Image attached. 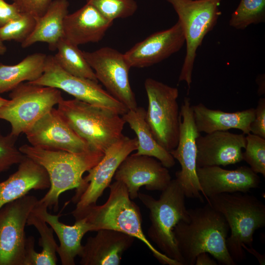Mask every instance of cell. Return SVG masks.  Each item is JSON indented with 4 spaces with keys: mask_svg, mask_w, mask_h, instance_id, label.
<instances>
[{
    "mask_svg": "<svg viewBox=\"0 0 265 265\" xmlns=\"http://www.w3.org/2000/svg\"><path fill=\"white\" fill-rule=\"evenodd\" d=\"M196 265H217L216 262L212 259L207 252H202L199 254L196 258Z\"/></svg>",
    "mask_w": 265,
    "mask_h": 265,
    "instance_id": "obj_38",
    "label": "cell"
},
{
    "mask_svg": "<svg viewBox=\"0 0 265 265\" xmlns=\"http://www.w3.org/2000/svg\"><path fill=\"white\" fill-rule=\"evenodd\" d=\"M195 124L199 132L206 133L231 129L250 133V124L255 117V108L228 112L206 107L202 103L192 106Z\"/></svg>",
    "mask_w": 265,
    "mask_h": 265,
    "instance_id": "obj_24",
    "label": "cell"
},
{
    "mask_svg": "<svg viewBox=\"0 0 265 265\" xmlns=\"http://www.w3.org/2000/svg\"><path fill=\"white\" fill-rule=\"evenodd\" d=\"M57 53L53 56L57 63L68 73L98 82L95 73L83 54V51L64 38L58 42Z\"/></svg>",
    "mask_w": 265,
    "mask_h": 265,
    "instance_id": "obj_29",
    "label": "cell"
},
{
    "mask_svg": "<svg viewBox=\"0 0 265 265\" xmlns=\"http://www.w3.org/2000/svg\"><path fill=\"white\" fill-rule=\"evenodd\" d=\"M265 22V0H240L231 14L229 25L242 30L252 24Z\"/></svg>",
    "mask_w": 265,
    "mask_h": 265,
    "instance_id": "obj_30",
    "label": "cell"
},
{
    "mask_svg": "<svg viewBox=\"0 0 265 265\" xmlns=\"http://www.w3.org/2000/svg\"><path fill=\"white\" fill-rule=\"evenodd\" d=\"M21 13H27L36 18L42 16L47 11L52 0H12Z\"/></svg>",
    "mask_w": 265,
    "mask_h": 265,
    "instance_id": "obj_35",
    "label": "cell"
},
{
    "mask_svg": "<svg viewBox=\"0 0 265 265\" xmlns=\"http://www.w3.org/2000/svg\"><path fill=\"white\" fill-rule=\"evenodd\" d=\"M166 0L177 14L184 32L186 54L178 81L186 83L188 94L197 50L206 34L216 25L221 14L219 6L222 0Z\"/></svg>",
    "mask_w": 265,
    "mask_h": 265,
    "instance_id": "obj_7",
    "label": "cell"
},
{
    "mask_svg": "<svg viewBox=\"0 0 265 265\" xmlns=\"http://www.w3.org/2000/svg\"><path fill=\"white\" fill-rule=\"evenodd\" d=\"M47 208L36 204L32 211L48 224L56 234L59 245L57 248L62 265H75L76 256H80L82 249L81 240L84 235L91 232V227L84 218L76 220L73 225H68L59 220L58 215L52 214Z\"/></svg>",
    "mask_w": 265,
    "mask_h": 265,
    "instance_id": "obj_23",
    "label": "cell"
},
{
    "mask_svg": "<svg viewBox=\"0 0 265 265\" xmlns=\"http://www.w3.org/2000/svg\"><path fill=\"white\" fill-rule=\"evenodd\" d=\"M113 23L94 6L86 3L65 17L63 22L64 38L78 46L98 42L103 38Z\"/></svg>",
    "mask_w": 265,
    "mask_h": 265,
    "instance_id": "obj_21",
    "label": "cell"
},
{
    "mask_svg": "<svg viewBox=\"0 0 265 265\" xmlns=\"http://www.w3.org/2000/svg\"><path fill=\"white\" fill-rule=\"evenodd\" d=\"M57 105L64 119L92 151L104 153L123 135L126 122L112 110L76 99L62 98Z\"/></svg>",
    "mask_w": 265,
    "mask_h": 265,
    "instance_id": "obj_5",
    "label": "cell"
},
{
    "mask_svg": "<svg viewBox=\"0 0 265 265\" xmlns=\"http://www.w3.org/2000/svg\"><path fill=\"white\" fill-rule=\"evenodd\" d=\"M146 113L144 108L137 106L128 110L122 116L136 134L138 147L135 154L155 158L165 167L171 168L175 164V159L155 139L146 121Z\"/></svg>",
    "mask_w": 265,
    "mask_h": 265,
    "instance_id": "obj_26",
    "label": "cell"
},
{
    "mask_svg": "<svg viewBox=\"0 0 265 265\" xmlns=\"http://www.w3.org/2000/svg\"><path fill=\"white\" fill-rule=\"evenodd\" d=\"M10 100L0 106V119L8 122L10 132L18 137L29 130L63 98L60 90L21 83L11 91Z\"/></svg>",
    "mask_w": 265,
    "mask_h": 265,
    "instance_id": "obj_8",
    "label": "cell"
},
{
    "mask_svg": "<svg viewBox=\"0 0 265 265\" xmlns=\"http://www.w3.org/2000/svg\"><path fill=\"white\" fill-rule=\"evenodd\" d=\"M89 237L83 245L81 265H119L124 253L132 245L135 238L116 230L101 229Z\"/></svg>",
    "mask_w": 265,
    "mask_h": 265,
    "instance_id": "obj_20",
    "label": "cell"
},
{
    "mask_svg": "<svg viewBox=\"0 0 265 265\" xmlns=\"http://www.w3.org/2000/svg\"><path fill=\"white\" fill-rule=\"evenodd\" d=\"M28 83L62 90L75 99L90 105L105 108L123 115L129 110L93 80L72 75L63 70L53 55L47 56L42 76Z\"/></svg>",
    "mask_w": 265,
    "mask_h": 265,
    "instance_id": "obj_11",
    "label": "cell"
},
{
    "mask_svg": "<svg viewBox=\"0 0 265 265\" xmlns=\"http://www.w3.org/2000/svg\"><path fill=\"white\" fill-rule=\"evenodd\" d=\"M20 151L26 157L43 166L48 173L50 181L49 190L37 204L47 207H53L57 210L60 195L74 188L80 189L83 184V174L95 166L104 153L91 151L73 153L52 150L24 144Z\"/></svg>",
    "mask_w": 265,
    "mask_h": 265,
    "instance_id": "obj_2",
    "label": "cell"
},
{
    "mask_svg": "<svg viewBox=\"0 0 265 265\" xmlns=\"http://www.w3.org/2000/svg\"><path fill=\"white\" fill-rule=\"evenodd\" d=\"M242 248L244 250L247 251V252L251 254L254 255L258 261L259 264L261 265H265V256L262 255L255 250L252 246L248 247L245 244L242 245Z\"/></svg>",
    "mask_w": 265,
    "mask_h": 265,
    "instance_id": "obj_39",
    "label": "cell"
},
{
    "mask_svg": "<svg viewBox=\"0 0 265 265\" xmlns=\"http://www.w3.org/2000/svg\"><path fill=\"white\" fill-rule=\"evenodd\" d=\"M69 3L67 0H54L46 12L36 18L34 29L29 36L22 43L23 48L41 42L47 43L49 49L56 50L58 42L64 38L63 22L68 14Z\"/></svg>",
    "mask_w": 265,
    "mask_h": 265,
    "instance_id": "obj_25",
    "label": "cell"
},
{
    "mask_svg": "<svg viewBox=\"0 0 265 265\" xmlns=\"http://www.w3.org/2000/svg\"><path fill=\"white\" fill-rule=\"evenodd\" d=\"M246 145L243 133L216 131L198 136L196 139L197 167L235 164L242 160Z\"/></svg>",
    "mask_w": 265,
    "mask_h": 265,
    "instance_id": "obj_19",
    "label": "cell"
},
{
    "mask_svg": "<svg viewBox=\"0 0 265 265\" xmlns=\"http://www.w3.org/2000/svg\"><path fill=\"white\" fill-rule=\"evenodd\" d=\"M265 138V99L261 98L255 108V117L250 124V133Z\"/></svg>",
    "mask_w": 265,
    "mask_h": 265,
    "instance_id": "obj_36",
    "label": "cell"
},
{
    "mask_svg": "<svg viewBox=\"0 0 265 265\" xmlns=\"http://www.w3.org/2000/svg\"><path fill=\"white\" fill-rule=\"evenodd\" d=\"M187 210L189 220L180 221L173 230L183 265H195L197 256L202 252L211 254L220 264L236 265L227 248L229 228L222 213L208 203Z\"/></svg>",
    "mask_w": 265,
    "mask_h": 265,
    "instance_id": "obj_1",
    "label": "cell"
},
{
    "mask_svg": "<svg viewBox=\"0 0 265 265\" xmlns=\"http://www.w3.org/2000/svg\"><path fill=\"white\" fill-rule=\"evenodd\" d=\"M27 225L33 226L38 231L40 238L39 244L42 249L37 252L34 249L35 239L32 236L26 238L24 265H55L57 264L56 244L53 235V230L41 217L34 212H30Z\"/></svg>",
    "mask_w": 265,
    "mask_h": 265,
    "instance_id": "obj_27",
    "label": "cell"
},
{
    "mask_svg": "<svg viewBox=\"0 0 265 265\" xmlns=\"http://www.w3.org/2000/svg\"><path fill=\"white\" fill-rule=\"evenodd\" d=\"M196 173L202 194L207 202L210 197L224 193H247L258 187L261 181L257 174L246 166L234 170L220 166L197 167Z\"/></svg>",
    "mask_w": 265,
    "mask_h": 265,
    "instance_id": "obj_18",
    "label": "cell"
},
{
    "mask_svg": "<svg viewBox=\"0 0 265 265\" xmlns=\"http://www.w3.org/2000/svg\"><path fill=\"white\" fill-rule=\"evenodd\" d=\"M108 187L110 192L106 201L89 207L81 217L91 225V232L110 229L127 234L142 241L161 264L181 265L158 251L146 238L142 228L141 211L130 198L126 186L116 181Z\"/></svg>",
    "mask_w": 265,
    "mask_h": 265,
    "instance_id": "obj_3",
    "label": "cell"
},
{
    "mask_svg": "<svg viewBox=\"0 0 265 265\" xmlns=\"http://www.w3.org/2000/svg\"><path fill=\"white\" fill-rule=\"evenodd\" d=\"M137 147L136 137L131 138L123 135L106 149L101 160L88 171V175L83 178L82 186L73 197L72 201L77 203L72 212L76 220L81 219L87 209L96 205L110 185L120 164Z\"/></svg>",
    "mask_w": 265,
    "mask_h": 265,
    "instance_id": "obj_10",
    "label": "cell"
},
{
    "mask_svg": "<svg viewBox=\"0 0 265 265\" xmlns=\"http://www.w3.org/2000/svg\"><path fill=\"white\" fill-rule=\"evenodd\" d=\"M185 37L179 21L167 29L155 32L135 44L124 53L131 68L152 66L179 51Z\"/></svg>",
    "mask_w": 265,
    "mask_h": 265,
    "instance_id": "obj_17",
    "label": "cell"
},
{
    "mask_svg": "<svg viewBox=\"0 0 265 265\" xmlns=\"http://www.w3.org/2000/svg\"><path fill=\"white\" fill-rule=\"evenodd\" d=\"M144 87L148 102L146 121L156 140L170 152L177 147L179 137V90L152 78L146 79Z\"/></svg>",
    "mask_w": 265,
    "mask_h": 265,
    "instance_id": "obj_9",
    "label": "cell"
},
{
    "mask_svg": "<svg viewBox=\"0 0 265 265\" xmlns=\"http://www.w3.org/2000/svg\"><path fill=\"white\" fill-rule=\"evenodd\" d=\"M25 134L30 145L38 148L73 153L92 151L54 107L40 118Z\"/></svg>",
    "mask_w": 265,
    "mask_h": 265,
    "instance_id": "obj_15",
    "label": "cell"
},
{
    "mask_svg": "<svg viewBox=\"0 0 265 265\" xmlns=\"http://www.w3.org/2000/svg\"><path fill=\"white\" fill-rule=\"evenodd\" d=\"M138 197L149 210L151 225L148 237L170 258L183 265L175 241L173 230L181 221L189 220L186 206V196L176 179L171 180L158 199L138 193Z\"/></svg>",
    "mask_w": 265,
    "mask_h": 265,
    "instance_id": "obj_6",
    "label": "cell"
},
{
    "mask_svg": "<svg viewBox=\"0 0 265 265\" xmlns=\"http://www.w3.org/2000/svg\"><path fill=\"white\" fill-rule=\"evenodd\" d=\"M208 203L222 213L230 231L226 238L229 253L235 263L246 258L242 244L252 246L256 230L265 226V205L254 195L236 192L209 198Z\"/></svg>",
    "mask_w": 265,
    "mask_h": 265,
    "instance_id": "obj_4",
    "label": "cell"
},
{
    "mask_svg": "<svg viewBox=\"0 0 265 265\" xmlns=\"http://www.w3.org/2000/svg\"><path fill=\"white\" fill-rule=\"evenodd\" d=\"M7 48L0 38V55H2L6 52Z\"/></svg>",
    "mask_w": 265,
    "mask_h": 265,
    "instance_id": "obj_41",
    "label": "cell"
},
{
    "mask_svg": "<svg viewBox=\"0 0 265 265\" xmlns=\"http://www.w3.org/2000/svg\"><path fill=\"white\" fill-rule=\"evenodd\" d=\"M47 55L38 53L13 65L0 63V94L12 90L25 81H32L43 74Z\"/></svg>",
    "mask_w": 265,
    "mask_h": 265,
    "instance_id": "obj_28",
    "label": "cell"
},
{
    "mask_svg": "<svg viewBox=\"0 0 265 265\" xmlns=\"http://www.w3.org/2000/svg\"><path fill=\"white\" fill-rule=\"evenodd\" d=\"M18 169L0 183V209L31 190L49 188L50 181L45 168L26 156L18 164Z\"/></svg>",
    "mask_w": 265,
    "mask_h": 265,
    "instance_id": "obj_22",
    "label": "cell"
},
{
    "mask_svg": "<svg viewBox=\"0 0 265 265\" xmlns=\"http://www.w3.org/2000/svg\"><path fill=\"white\" fill-rule=\"evenodd\" d=\"M17 138L10 133L4 135L0 131V173L20 163L25 158L15 145Z\"/></svg>",
    "mask_w": 265,
    "mask_h": 265,
    "instance_id": "obj_34",
    "label": "cell"
},
{
    "mask_svg": "<svg viewBox=\"0 0 265 265\" xmlns=\"http://www.w3.org/2000/svg\"><path fill=\"white\" fill-rule=\"evenodd\" d=\"M83 54L93 70L98 81L115 99L129 109L137 107L135 95L129 80L131 68L124 53L108 47Z\"/></svg>",
    "mask_w": 265,
    "mask_h": 265,
    "instance_id": "obj_14",
    "label": "cell"
},
{
    "mask_svg": "<svg viewBox=\"0 0 265 265\" xmlns=\"http://www.w3.org/2000/svg\"><path fill=\"white\" fill-rule=\"evenodd\" d=\"M256 82L258 85V94L259 96L265 94V74L259 75L256 79Z\"/></svg>",
    "mask_w": 265,
    "mask_h": 265,
    "instance_id": "obj_40",
    "label": "cell"
},
{
    "mask_svg": "<svg viewBox=\"0 0 265 265\" xmlns=\"http://www.w3.org/2000/svg\"><path fill=\"white\" fill-rule=\"evenodd\" d=\"M38 200L26 195L0 209V265H24L25 226Z\"/></svg>",
    "mask_w": 265,
    "mask_h": 265,
    "instance_id": "obj_12",
    "label": "cell"
},
{
    "mask_svg": "<svg viewBox=\"0 0 265 265\" xmlns=\"http://www.w3.org/2000/svg\"><path fill=\"white\" fill-rule=\"evenodd\" d=\"M180 114L178 144L169 152L181 165V170L175 173V179L182 187L186 197L198 199L203 203L204 199L196 173V139L200 134L195 124L189 98H184Z\"/></svg>",
    "mask_w": 265,
    "mask_h": 265,
    "instance_id": "obj_13",
    "label": "cell"
},
{
    "mask_svg": "<svg viewBox=\"0 0 265 265\" xmlns=\"http://www.w3.org/2000/svg\"><path fill=\"white\" fill-rule=\"evenodd\" d=\"M245 151L242 160L246 161L256 174L265 177V138L249 133L245 136Z\"/></svg>",
    "mask_w": 265,
    "mask_h": 265,
    "instance_id": "obj_33",
    "label": "cell"
},
{
    "mask_svg": "<svg viewBox=\"0 0 265 265\" xmlns=\"http://www.w3.org/2000/svg\"><path fill=\"white\" fill-rule=\"evenodd\" d=\"M21 14L14 3L9 4L4 0H0V27L19 18Z\"/></svg>",
    "mask_w": 265,
    "mask_h": 265,
    "instance_id": "obj_37",
    "label": "cell"
},
{
    "mask_svg": "<svg viewBox=\"0 0 265 265\" xmlns=\"http://www.w3.org/2000/svg\"><path fill=\"white\" fill-rule=\"evenodd\" d=\"M9 100L4 99L0 96V106L7 104L9 102Z\"/></svg>",
    "mask_w": 265,
    "mask_h": 265,
    "instance_id": "obj_42",
    "label": "cell"
},
{
    "mask_svg": "<svg viewBox=\"0 0 265 265\" xmlns=\"http://www.w3.org/2000/svg\"><path fill=\"white\" fill-rule=\"evenodd\" d=\"M102 15L113 21L116 19L132 16L137 9L134 0H86Z\"/></svg>",
    "mask_w": 265,
    "mask_h": 265,
    "instance_id": "obj_31",
    "label": "cell"
},
{
    "mask_svg": "<svg viewBox=\"0 0 265 265\" xmlns=\"http://www.w3.org/2000/svg\"><path fill=\"white\" fill-rule=\"evenodd\" d=\"M36 23L33 15L22 13L21 16L0 27V38L4 41L14 40L22 43L31 34Z\"/></svg>",
    "mask_w": 265,
    "mask_h": 265,
    "instance_id": "obj_32",
    "label": "cell"
},
{
    "mask_svg": "<svg viewBox=\"0 0 265 265\" xmlns=\"http://www.w3.org/2000/svg\"><path fill=\"white\" fill-rule=\"evenodd\" d=\"M155 158L137 155H129L117 169L114 178L126 186L130 198L138 197L140 187L145 186L148 190L162 191L171 181L168 168Z\"/></svg>",
    "mask_w": 265,
    "mask_h": 265,
    "instance_id": "obj_16",
    "label": "cell"
}]
</instances>
